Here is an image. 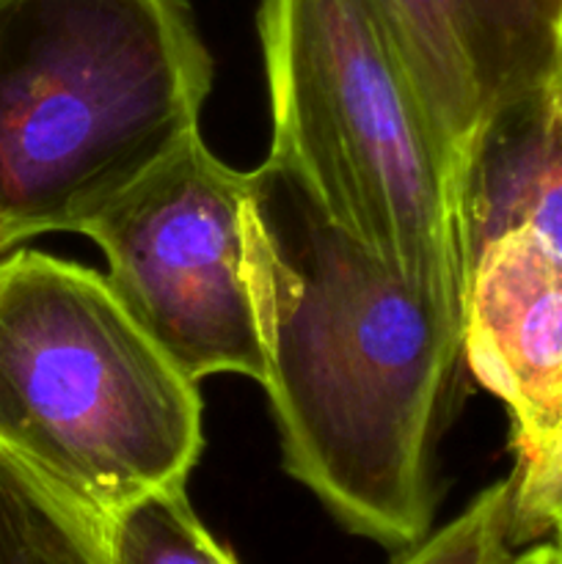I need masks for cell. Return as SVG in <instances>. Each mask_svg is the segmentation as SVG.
I'll use <instances>...</instances> for the list:
<instances>
[{
    "instance_id": "obj_1",
    "label": "cell",
    "mask_w": 562,
    "mask_h": 564,
    "mask_svg": "<svg viewBox=\"0 0 562 564\" xmlns=\"http://www.w3.org/2000/svg\"><path fill=\"white\" fill-rule=\"evenodd\" d=\"M242 246L284 471L347 532L413 549L433 532L463 325L273 154L246 174Z\"/></svg>"
},
{
    "instance_id": "obj_2",
    "label": "cell",
    "mask_w": 562,
    "mask_h": 564,
    "mask_svg": "<svg viewBox=\"0 0 562 564\" xmlns=\"http://www.w3.org/2000/svg\"><path fill=\"white\" fill-rule=\"evenodd\" d=\"M191 0H0V257L75 231L198 132Z\"/></svg>"
},
{
    "instance_id": "obj_3",
    "label": "cell",
    "mask_w": 562,
    "mask_h": 564,
    "mask_svg": "<svg viewBox=\"0 0 562 564\" xmlns=\"http://www.w3.org/2000/svg\"><path fill=\"white\" fill-rule=\"evenodd\" d=\"M198 380L108 275L44 251L0 257V455L108 521L185 488L204 449Z\"/></svg>"
},
{
    "instance_id": "obj_4",
    "label": "cell",
    "mask_w": 562,
    "mask_h": 564,
    "mask_svg": "<svg viewBox=\"0 0 562 564\" xmlns=\"http://www.w3.org/2000/svg\"><path fill=\"white\" fill-rule=\"evenodd\" d=\"M273 143L328 218L463 325L457 180L364 0H262Z\"/></svg>"
},
{
    "instance_id": "obj_5",
    "label": "cell",
    "mask_w": 562,
    "mask_h": 564,
    "mask_svg": "<svg viewBox=\"0 0 562 564\" xmlns=\"http://www.w3.org/2000/svg\"><path fill=\"white\" fill-rule=\"evenodd\" d=\"M242 207L246 174L196 132L83 231L105 253L127 312L193 380H264Z\"/></svg>"
},
{
    "instance_id": "obj_6",
    "label": "cell",
    "mask_w": 562,
    "mask_h": 564,
    "mask_svg": "<svg viewBox=\"0 0 562 564\" xmlns=\"http://www.w3.org/2000/svg\"><path fill=\"white\" fill-rule=\"evenodd\" d=\"M461 176L501 105L562 58V0H364Z\"/></svg>"
},
{
    "instance_id": "obj_7",
    "label": "cell",
    "mask_w": 562,
    "mask_h": 564,
    "mask_svg": "<svg viewBox=\"0 0 562 564\" xmlns=\"http://www.w3.org/2000/svg\"><path fill=\"white\" fill-rule=\"evenodd\" d=\"M463 358L510 411L516 463L562 430V257L510 229L474 253L463 306Z\"/></svg>"
},
{
    "instance_id": "obj_8",
    "label": "cell",
    "mask_w": 562,
    "mask_h": 564,
    "mask_svg": "<svg viewBox=\"0 0 562 564\" xmlns=\"http://www.w3.org/2000/svg\"><path fill=\"white\" fill-rule=\"evenodd\" d=\"M529 229L562 257V94L551 83L501 105L457 176L463 262L494 237Z\"/></svg>"
},
{
    "instance_id": "obj_9",
    "label": "cell",
    "mask_w": 562,
    "mask_h": 564,
    "mask_svg": "<svg viewBox=\"0 0 562 564\" xmlns=\"http://www.w3.org/2000/svg\"><path fill=\"white\" fill-rule=\"evenodd\" d=\"M0 564H110L105 521L0 455Z\"/></svg>"
},
{
    "instance_id": "obj_10",
    "label": "cell",
    "mask_w": 562,
    "mask_h": 564,
    "mask_svg": "<svg viewBox=\"0 0 562 564\" xmlns=\"http://www.w3.org/2000/svg\"><path fill=\"white\" fill-rule=\"evenodd\" d=\"M110 564H240L198 521L185 488H163L105 521Z\"/></svg>"
},
{
    "instance_id": "obj_11",
    "label": "cell",
    "mask_w": 562,
    "mask_h": 564,
    "mask_svg": "<svg viewBox=\"0 0 562 564\" xmlns=\"http://www.w3.org/2000/svg\"><path fill=\"white\" fill-rule=\"evenodd\" d=\"M510 518L512 477H507L474 496L455 521L400 551L391 564H507L512 556Z\"/></svg>"
},
{
    "instance_id": "obj_12",
    "label": "cell",
    "mask_w": 562,
    "mask_h": 564,
    "mask_svg": "<svg viewBox=\"0 0 562 564\" xmlns=\"http://www.w3.org/2000/svg\"><path fill=\"white\" fill-rule=\"evenodd\" d=\"M510 540L529 545L551 534L562 516V430L543 452L512 468Z\"/></svg>"
},
{
    "instance_id": "obj_13",
    "label": "cell",
    "mask_w": 562,
    "mask_h": 564,
    "mask_svg": "<svg viewBox=\"0 0 562 564\" xmlns=\"http://www.w3.org/2000/svg\"><path fill=\"white\" fill-rule=\"evenodd\" d=\"M507 564H562V549L556 540H551V543H529V549L521 551V554L512 551Z\"/></svg>"
},
{
    "instance_id": "obj_14",
    "label": "cell",
    "mask_w": 562,
    "mask_h": 564,
    "mask_svg": "<svg viewBox=\"0 0 562 564\" xmlns=\"http://www.w3.org/2000/svg\"><path fill=\"white\" fill-rule=\"evenodd\" d=\"M551 86L556 88V91L562 94V58H560V64H556V69H554V75H551Z\"/></svg>"
},
{
    "instance_id": "obj_15",
    "label": "cell",
    "mask_w": 562,
    "mask_h": 564,
    "mask_svg": "<svg viewBox=\"0 0 562 564\" xmlns=\"http://www.w3.org/2000/svg\"><path fill=\"white\" fill-rule=\"evenodd\" d=\"M551 534H554V540L560 543V549H562V516L554 521V529H551Z\"/></svg>"
}]
</instances>
